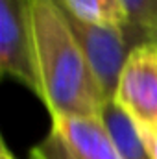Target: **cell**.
I'll return each mask as SVG.
<instances>
[{"instance_id":"obj_3","label":"cell","mask_w":157,"mask_h":159,"mask_svg":"<svg viewBox=\"0 0 157 159\" xmlns=\"http://www.w3.org/2000/svg\"><path fill=\"white\" fill-rule=\"evenodd\" d=\"M30 159H122L102 119L57 117Z\"/></svg>"},{"instance_id":"obj_9","label":"cell","mask_w":157,"mask_h":159,"mask_svg":"<svg viewBox=\"0 0 157 159\" xmlns=\"http://www.w3.org/2000/svg\"><path fill=\"white\" fill-rule=\"evenodd\" d=\"M0 159H17L15 156H13V152L7 148L6 141H2V143H0Z\"/></svg>"},{"instance_id":"obj_1","label":"cell","mask_w":157,"mask_h":159,"mask_svg":"<svg viewBox=\"0 0 157 159\" xmlns=\"http://www.w3.org/2000/svg\"><path fill=\"white\" fill-rule=\"evenodd\" d=\"M37 96L50 119H102L109 102L57 0H28Z\"/></svg>"},{"instance_id":"obj_2","label":"cell","mask_w":157,"mask_h":159,"mask_svg":"<svg viewBox=\"0 0 157 159\" xmlns=\"http://www.w3.org/2000/svg\"><path fill=\"white\" fill-rule=\"evenodd\" d=\"M113 104L139 131H157V43L137 44L118 76Z\"/></svg>"},{"instance_id":"obj_8","label":"cell","mask_w":157,"mask_h":159,"mask_svg":"<svg viewBox=\"0 0 157 159\" xmlns=\"http://www.w3.org/2000/svg\"><path fill=\"white\" fill-rule=\"evenodd\" d=\"M139 135L144 143V148H146L150 159H157V131H150V129L148 131H139Z\"/></svg>"},{"instance_id":"obj_6","label":"cell","mask_w":157,"mask_h":159,"mask_svg":"<svg viewBox=\"0 0 157 159\" xmlns=\"http://www.w3.org/2000/svg\"><path fill=\"white\" fill-rule=\"evenodd\" d=\"M102 120L122 159H150L135 124L113 102L105 104L102 111Z\"/></svg>"},{"instance_id":"obj_7","label":"cell","mask_w":157,"mask_h":159,"mask_svg":"<svg viewBox=\"0 0 157 159\" xmlns=\"http://www.w3.org/2000/svg\"><path fill=\"white\" fill-rule=\"evenodd\" d=\"M142 41L157 43V0H120Z\"/></svg>"},{"instance_id":"obj_5","label":"cell","mask_w":157,"mask_h":159,"mask_svg":"<svg viewBox=\"0 0 157 159\" xmlns=\"http://www.w3.org/2000/svg\"><path fill=\"white\" fill-rule=\"evenodd\" d=\"M57 2L70 15H74L76 19L83 20V22L104 26V28L129 30L139 37V34L133 30L129 17L120 0H57ZM142 43H146V41H142Z\"/></svg>"},{"instance_id":"obj_4","label":"cell","mask_w":157,"mask_h":159,"mask_svg":"<svg viewBox=\"0 0 157 159\" xmlns=\"http://www.w3.org/2000/svg\"><path fill=\"white\" fill-rule=\"evenodd\" d=\"M0 69L37 94L28 0H0Z\"/></svg>"}]
</instances>
